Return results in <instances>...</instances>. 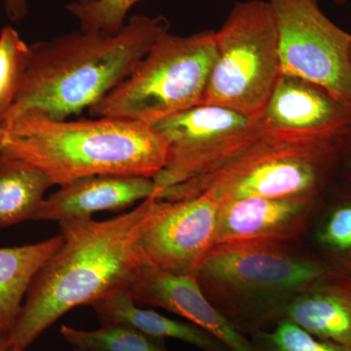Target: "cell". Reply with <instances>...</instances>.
Returning a JSON list of instances; mask_svg holds the SVG:
<instances>
[{
  "label": "cell",
  "mask_w": 351,
  "mask_h": 351,
  "mask_svg": "<svg viewBox=\"0 0 351 351\" xmlns=\"http://www.w3.org/2000/svg\"><path fill=\"white\" fill-rule=\"evenodd\" d=\"M304 242L332 272L351 277V184L338 179L330 186Z\"/></svg>",
  "instance_id": "cell-17"
},
{
  "label": "cell",
  "mask_w": 351,
  "mask_h": 351,
  "mask_svg": "<svg viewBox=\"0 0 351 351\" xmlns=\"http://www.w3.org/2000/svg\"><path fill=\"white\" fill-rule=\"evenodd\" d=\"M6 138V131L3 127L0 126V149H1L2 145L4 144V141H5Z\"/></svg>",
  "instance_id": "cell-27"
},
{
  "label": "cell",
  "mask_w": 351,
  "mask_h": 351,
  "mask_svg": "<svg viewBox=\"0 0 351 351\" xmlns=\"http://www.w3.org/2000/svg\"><path fill=\"white\" fill-rule=\"evenodd\" d=\"M122 290L138 306L159 307L213 335L232 351H257L208 301L195 276H175L138 265Z\"/></svg>",
  "instance_id": "cell-12"
},
{
  "label": "cell",
  "mask_w": 351,
  "mask_h": 351,
  "mask_svg": "<svg viewBox=\"0 0 351 351\" xmlns=\"http://www.w3.org/2000/svg\"><path fill=\"white\" fill-rule=\"evenodd\" d=\"M144 0H77L66 6L82 32L115 34L125 25L129 10Z\"/></svg>",
  "instance_id": "cell-23"
},
{
  "label": "cell",
  "mask_w": 351,
  "mask_h": 351,
  "mask_svg": "<svg viewBox=\"0 0 351 351\" xmlns=\"http://www.w3.org/2000/svg\"><path fill=\"white\" fill-rule=\"evenodd\" d=\"M3 128L2 151L36 166L60 186L97 175L154 179L167 160L165 138L134 120L66 121L25 114Z\"/></svg>",
  "instance_id": "cell-3"
},
{
  "label": "cell",
  "mask_w": 351,
  "mask_h": 351,
  "mask_svg": "<svg viewBox=\"0 0 351 351\" xmlns=\"http://www.w3.org/2000/svg\"><path fill=\"white\" fill-rule=\"evenodd\" d=\"M350 66H351V49H350Z\"/></svg>",
  "instance_id": "cell-31"
},
{
  "label": "cell",
  "mask_w": 351,
  "mask_h": 351,
  "mask_svg": "<svg viewBox=\"0 0 351 351\" xmlns=\"http://www.w3.org/2000/svg\"><path fill=\"white\" fill-rule=\"evenodd\" d=\"M283 319L315 338L351 348V277L330 271L295 295Z\"/></svg>",
  "instance_id": "cell-15"
},
{
  "label": "cell",
  "mask_w": 351,
  "mask_h": 351,
  "mask_svg": "<svg viewBox=\"0 0 351 351\" xmlns=\"http://www.w3.org/2000/svg\"><path fill=\"white\" fill-rule=\"evenodd\" d=\"M250 339L257 351H351L346 346L315 338L287 319L256 332Z\"/></svg>",
  "instance_id": "cell-22"
},
{
  "label": "cell",
  "mask_w": 351,
  "mask_h": 351,
  "mask_svg": "<svg viewBox=\"0 0 351 351\" xmlns=\"http://www.w3.org/2000/svg\"><path fill=\"white\" fill-rule=\"evenodd\" d=\"M217 57L202 105L258 120L281 75L276 19L269 1L237 2L215 34Z\"/></svg>",
  "instance_id": "cell-7"
},
{
  "label": "cell",
  "mask_w": 351,
  "mask_h": 351,
  "mask_svg": "<svg viewBox=\"0 0 351 351\" xmlns=\"http://www.w3.org/2000/svg\"><path fill=\"white\" fill-rule=\"evenodd\" d=\"M218 203L201 195L157 200L156 212L136 243L138 265L175 276H195L213 246Z\"/></svg>",
  "instance_id": "cell-10"
},
{
  "label": "cell",
  "mask_w": 351,
  "mask_h": 351,
  "mask_svg": "<svg viewBox=\"0 0 351 351\" xmlns=\"http://www.w3.org/2000/svg\"><path fill=\"white\" fill-rule=\"evenodd\" d=\"M60 332L75 351H169L165 341L119 325H105L93 331L63 325Z\"/></svg>",
  "instance_id": "cell-20"
},
{
  "label": "cell",
  "mask_w": 351,
  "mask_h": 351,
  "mask_svg": "<svg viewBox=\"0 0 351 351\" xmlns=\"http://www.w3.org/2000/svg\"><path fill=\"white\" fill-rule=\"evenodd\" d=\"M281 73L324 87L351 103V34L325 15L319 0H269Z\"/></svg>",
  "instance_id": "cell-8"
},
{
  "label": "cell",
  "mask_w": 351,
  "mask_h": 351,
  "mask_svg": "<svg viewBox=\"0 0 351 351\" xmlns=\"http://www.w3.org/2000/svg\"><path fill=\"white\" fill-rule=\"evenodd\" d=\"M157 200L152 196L107 221L59 223L63 243L34 277L19 317L7 334L10 346L25 351L71 309L91 306L123 288L138 265L136 243L156 212Z\"/></svg>",
  "instance_id": "cell-1"
},
{
  "label": "cell",
  "mask_w": 351,
  "mask_h": 351,
  "mask_svg": "<svg viewBox=\"0 0 351 351\" xmlns=\"http://www.w3.org/2000/svg\"><path fill=\"white\" fill-rule=\"evenodd\" d=\"M334 1L338 4H343L345 2L348 1V0H334Z\"/></svg>",
  "instance_id": "cell-28"
},
{
  "label": "cell",
  "mask_w": 351,
  "mask_h": 351,
  "mask_svg": "<svg viewBox=\"0 0 351 351\" xmlns=\"http://www.w3.org/2000/svg\"><path fill=\"white\" fill-rule=\"evenodd\" d=\"M63 243L60 233L38 243L0 248V328L8 334L34 277Z\"/></svg>",
  "instance_id": "cell-18"
},
{
  "label": "cell",
  "mask_w": 351,
  "mask_h": 351,
  "mask_svg": "<svg viewBox=\"0 0 351 351\" xmlns=\"http://www.w3.org/2000/svg\"><path fill=\"white\" fill-rule=\"evenodd\" d=\"M257 125L258 120L214 105L197 106L156 122L152 128L168 145L165 166L154 179L156 197L166 189L202 174Z\"/></svg>",
  "instance_id": "cell-9"
},
{
  "label": "cell",
  "mask_w": 351,
  "mask_h": 351,
  "mask_svg": "<svg viewBox=\"0 0 351 351\" xmlns=\"http://www.w3.org/2000/svg\"><path fill=\"white\" fill-rule=\"evenodd\" d=\"M215 34L204 31L181 36L166 32L135 71L90 108V113L152 126L202 105L216 62Z\"/></svg>",
  "instance_id": "cell-6"
},
{
  "label": "cell",
  "mask_w": 351,
  "mask_h": 351,
  "mask_svg": "<svg viewBox=\"0 0 351 351\" xmlns=\"http://www.w3.org/2000/svg\"><path fill=\"white\" fill-rule=\"evenodd\" d=\"M29 46L12 27L0 32V121L12 107L27 71Z\"/></svg>",
  "instance_id": "cell-21"
},
{
  "label": "cell",
  "mask_w": 351,
  "mask_h": 351,
  "mask_svg": "<svg viewBox=\"0 0 351 351\" xmlns=\"http://www.w3.org/2000/svg\"><path fill=\"white\" fill-rule=\"evenodd\" d=\"M101 326L119 325L166 341L179 339L202 351H232L213 335L193 323L171 319L132 301L122 289L112 291L91 304Z\"/></svg>",
  "instance_id": "cell-16"
},
{
  "label": "cell",
  "mask_w": 351,
  "mask_h": 351,
  "mask_svg": "<svg viewBox=\"0 0 351 351\" xmlns=\"http://www.w3.org/2000/svg\"><path fill=\"white\" fill-rule=\"evenodd\" d=\"M7 18L13 23L20 22L29 13L27 0H4Z\"/></svg>",
  "instance_id": "cell-25"
},
{
  "label": "cell",
  "mask_w": 351,
  "mask_h": 351,
  "mask_svg": "<svg viewBox=\"0 0 351 351\" xmlns=\"http://www.w3.org/2000/svg\"><path fill=\"white\" fill-rule=\"evenodd\" d=\"M156 196L154 179L138 176L97 175L61 186L45 198L32 221L61 223L88 219L100 212H119Z\"/></svg>",
  "instance_id": "cell-14"
},
{
  "label": "cell",
  "mask_w": 351,
  "mask_h": 351,
  "mask_svg": "<svg viewBox=\"0 0 351 351\" xmlns=\"http://www.w3.org/2000/svg\"><path fill=\"white\" fill-rule=\"evenodd\" d=\"M169 29L164 16L136 15L115 34L80 31L32 44L24 82L0 126L25 114L66 120L93 107Z\"/></svg>",
  "instance_id": "cell-2"
},
{
  "label": "cell",
  "mask_w": 351,
  "mask_h": 351,
  "mask_svg": "<svg viewBox=\"0 0 351 351\" xmlns=\"http://www.w3.org/2000/svg\"><path fill=\"white\" fill-rule=\"evenodd\" d=\"M2 334H6V332H4L3 331H2L1 328H0V335H2Z\"/></svg>",
  "instance_id": "cell-30"
},
{
  "label": "cell",
  "mask_w": 351,
  "mask_h": 351,
  "mask_svg": "<svg viewBox=\"0 0 351 351\" xmlns=\"http://www.w3.org/2000/svg\"><path fill=\"white\" fill-rule=\"evenodd\" d=\"M319 200L249 197L218 205L214 243L304 240Z\"/></svg>",
  "instance_id": "cell-13"
},
{
  "label": "cell",
  "mask_w": 351,
  "mask_h": 351,
  "mask_svg": "<svg viewBox=\"0 0 351 351\" xmlns=\"http://www.w3.org/2000/svg\"><path fill=\"white\" fill-rule=\"evenodd\" d=\"M8 351H23V350H18V348H12V346H10V348H9Z\"/></svg>",
  "instance_id": "cell-29"
},
{
  "label": "cell",
  "mask_w": 351,
  "mask_h": 351,
  "mask_svg": "<svg viewBox=\"0 0 351 351\" xmlns=\"http://www.w3.org/2000/svg\"><path fill=\"white\" fill-rule=\"evenodd\" d=\"M331 271L304 240L213 245L195 276L212 306L244 336L282 320L295 295Z\"/></svg>",
  "instance_id": "cell-4"
},
{
  "label": "cell",
  "mask_w": 351,
  "mask_h": 351,
  "mask_svg": "<svg viewBox=\"0 0 351 351\" xmlns=\"http://www.w3.org/2000/svg\"><path fill=\"white\" fill-rule=\"evenodd\" d=\"M338 143L279 135L258 122L243 142L202 174L158 198L206 195L218 205L249 197L319 200L338 179Z\"/></svg>",
  "instance_id": "cell-5"
},
{
  "label": "cell",
  "mask_w": 351,
  "mask_h": 351,
  "mask_svg": "<svg viewBox=\"0 0 351 351\" xmlns=\"http://www.w3.org/2000/svg\"><path fill=\"white\" fill-rule=\"evenodd\" d=\"M258 124L290 137L338 141L351 128V103L297 76H279Z\"/></svg>",
  "instance_id": "cell-11"
},
{
  "label": "cell",
  "mask_w": 351,
  "mask_h": 351,
  "mask_svg": "<svg viewBox=\"0 0 351 351\" xmlns=\"http://www.w3.org/2000/svg\"><path fill=\"white\" fill-rule=\"evenodd\" d=\"M53 186L43 171L0 149V228L32 221Z\"/></svg>",
  "instance_id": "cell-19"
},
{
  "label": "cell",
  "mask_w": 351,
  "mask_h": 351,
  "mask_svg": "<svg viewBox=\"0 0 351 351\" xmlns=\"http://www.w3.org/2000/svg\"><path fill=\"white\" fill-rule=\"evenodd\" d=\"M10 348V343H9V339L7 334L0 335V351H8Z\"/></svg>",
  "instance_id": "cell-26"
},
{
  "label": "cell",
  "mask_w": 351,
  "mask_h": 351,
  "mask_svg": "<svg viewBox=\"0 0 351 351\" xmlns=\"http://www.w3.org/2000/svg\"><path fill=\"white\" fill-rule=\"evenodd\" d=\"M338 179L351 184V128L339 140Z\"/></svg>",
  "instance_id": "cell-24"
}]
</instances>
